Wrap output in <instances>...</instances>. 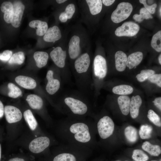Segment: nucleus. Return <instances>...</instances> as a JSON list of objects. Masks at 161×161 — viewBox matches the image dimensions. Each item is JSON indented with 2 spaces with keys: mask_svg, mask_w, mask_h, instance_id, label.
<instances>
[{
  "mask_svg": "<svg viewBox=\"0 0 161 161\" xmlns=\"http://www.w3.org/2000/svg\"><path fill=\"white\" fill-rule=\"evenodd\" d=\"M69 132L77 142L88 143L91 137L88 126L83 122H76L72 124L69 128Z\"/></svg>",
  "mask_w": 161,
  "mask_h": 161,
  "instance_id": "obj_1",
  "label": "nucleus"
},
{
  "mask_svg": "<svg viewBox=\"0 0 161 161\" xmlns=\"http://www.w3.org/2000/svg\"><path fill=\"white\" fill-rule=\"evenodd\" d=\"M133 9L132 4L129 3L123 2L120 3L112 14V21L114 23H118L125 20L130 16Z\"/></svg>",
  "mask_w": 161,
  "mask_h": 161,
  "instance_id": "obj_2",
  "label": "nucleus"
},
{
  "mask_svg": "<svg viewBox=\"0 0 161 161\" xmlns=\"http://www.w3.org/2000/svg\"><path fill=\"white\" fill-rule=\"evenodd\" d=\"M65 104L74 114L82 115L88 111V107L83 101L76 97L68 96L64 100Z\"/></svg>",
  "mask_w": 161,
  "mask_h": 161,
  "instance_id": "obj_3",
  "label": "nucleus"
},
{
  "mask_svg": "<svg viewBox=\"0 0 161 161\" xmlns=\"http://www.w3.org/2000/svg\"><path fill=\"white\" fill-rule=\"evenodd\" d=\"M114 123L109 116H106L100 118L97 123V129L100 137L106 139L111 136L114 129Z\"/></svg>",
  "mask_w": 161,
  "mask_h": 161,
  "instance_id": "obj_4",
  "label": "nucleus"
},
{
  "mask_svg": "<svg viewBox=\"0 0 161 161\" xmlns=\"http://www.w3.org/2000/svg\"><path fill=\"white\" fill-rule=\"evenodd\" d=\"M140 29L139 26L137 23L132 21L126 22L116 29L115 34L119 37L133 36L138 32Z\"/></svg>",
  "mask_w": 161,
  "mask_h": 161,
  "instance_id": "obj_5",
  "label": "nucleus"
},
{
  "mask_svg": "<svg viewBox=\"0 0 161 161\" xmlns=\"http://www.w3.org/2000/svg\"><path fill=\"white\" fill-rule=\"evenodd\" d=\"M93 72L95 76L99 79H102L106 76L107 72L106 61L101 55H97L94 58Z\"/></svg>",
  "mask_w": 161,
  "mask_h": 161,
  "instance_id": "obj_6",
  "label": "nucleus"
},
{
  "mask_svg": "<svg viewBox=\"0 0 161 161\" xmlns=\"http://www.w3.org/2000/svg\"><path fill=\"white\" fill-rule=\"evenodd\" d=\"M90 64V58L88 53H85L80 55L74 62L76 73L81 76L85 75L88 72Z\"/></svg>",
  "mask_w": 161,
  "mask_h": 161,
  "instance_id": "obj_7",
  "label": "nucleus"
},
{
  "mask_svg": "<svg viewBox=\"0 0 161 161\" xmlns=\"http://www.w3.org/2000/svg\"><path fill=\"white\" fill-rule=\"evenodd\" d=\"M50 140L47 137H40L32 140L30 143V150L34 153H39L47 148L50 144Z\"/></svg>",
  "mask_w": 161,
  "mask_h": 161,
  "instance_id": "obj_8",
  "label": "nucleus"
},
{
  "mask_svg": "<svg viewBox=\"0 0 161 161\" xmlns=\"http://www.w3.org/2000/svg\"><path fill=\"white\" fill-rule=\"evenodd\" d=\"M4 114L7 122L9 123L20 121L22 117L20 110L13 106L7 105L4 108Z\"/></svg>",
  "mask_w": 161,
  "mask_h": 161,
  "instance_id": "obj_9",
  "label": "nucleus"
},
{
  "mask_svg": "<svg viewBox=\"0 0 161 161\" xmlns=\"http://www.w3.org/2000/svg\"><path fill=\"white\" fill-rule=\"evenodd\" d=\"M13 4V18L11 23L12 26L18 28L20 26L25 7L24 4L19 1H16Z\"/></svg>",
  "mask_w": 161,
  "mask_h": 161,
  "instance_id": "obj_10",
  "label": "nucleus"
},
{
  "mask_svg": "<svg viewBox=\"0 0 161 161\" xmlns=\"http://www.w3.org/2000/svg\"><path fill=\"white\" fill-rule=\"evenodd\" d=\"M51 59L58 67L64 68L65 65L66 53V51L63 50L60 47H57L50 52Z\"/></svg>",
  "mask_w": 161,
  "mask_h": 161,
  "instance_id": "obj_11",
  "label": "nucleus"
},
{
  "mask_svg": "<svg viewBox=\"0 0 161 161\" xmlns=\"http://www.w3.org/2000/svg\"><path fill=\"white\" fill-rule=\"evenodd\" d=\"M47 80L46 86V90L49 95L55 94L59 89L61 86L60 81L54 77V72L52 70H49L47 73Z\"/></svg>",
  "mask_w": 161,
  "mask_h": 161,
  "instance_id": "obj_12",
  "label": "nucleus"
},
{
  "mask_svg": "<svg viewBox=\"0 0 161 161\" xmlns=\"http://www.w3.org/2000/svg\"><path fill=\"white\" fill-rule=\"evenodd\" d=\"M80 42V38L77 35H74L71 38L69 43L68 53L71 59H76L79 56L81 52Z\"/></svg>",
  "mask_w": 161,
  "mask_h": 161,
  "instance_id": "obj_13",
  "label": "nucleus"
},
{
  "mask_svg": "<svg viewBox=\"0 0 161 161\" xmlns=\"http://www.w3.org/2000/svg\"><path fill=\"white\" fill-rule=\"evenodd\" d=\"M15 81L21 87L26 89H33L37 86L35 80L32 78L28 76L18 75L15 78Z\"/></svg>",
  "mask_w": 161,
  "mask_h": 161,
  "instance_id": "obj_14",
  "label": "nucleus"
},
{
  "mask_svg": "<svg viewBox=\"0 0 161 161\" xmlns=\"http://www.w3.org/2000/svg\"><path fill=\"white\" fill-rule=\"evenodd\" d=\"M62 37L61 31L57 26H54L48 29L44 35V40L48 42H54Z\"/></svg>",
  "mask_w": 161,
  "mask_h": 161,
  "instance_id": "obj_15",
  "label": "nucleus"
},
{
  "mask_svg": "<svg viewBox=\"0 0 161 161\" xmlns=\"http://www.w3.org/2000/svg\"><path fill=\"white\" fill-rule=\"evenodd\" d=\"M1 11L4 13L3 18L7 23H11L13 18V4L10 1H5L2 3L1 6Z\"/></svg>",
  "mask_w": 161,
  "mask_h": 161,
  "instance_id": "obj_16",
  "label": "nucleus"
},
{
  "mask_svg": "<svg viewBox=\"0 0 161 161\" xmlns=\"http://www.w3.org/2000/svg\"><path fill=\"white\" fill-rule=\"evenodd\" d=\"M142 102V99L139 95L132 96L131 100L129 111L133 118H136L138 115L139 108Z\"/></svg>",
  "mask_w": 161,
  "mask_h": 161,
  "instance_id": "obj_17",
  "label": "nucleus"
},
{
  "mask_svg": "<svg viewBox=\"0 0 161 161\" xmlns=\"http://www.w3.org/2000/svg\"><path fill=\"white\" fill-rule=\"evenodd\" d=\"M127 57L126 55L121 51H117L115 54V67L120 72L123 71L126 66Z\"/></svg>",
  "mask_w": 161,
  "mask_h": 161,
  "instance_id": "obj_18",
  "label": "nucleus"
},
{
  "mask_svg": "<svg viewBox=\"0 0 161 161\" xmlns=\"http://www.w3.org/2000/svg\"><path fill=\"white\" fill-rule=\"evenodd\" d=\"M29 25L30 27L36 28V33L39 36L44 35L48 29L47 22L40 20L32 21L29 23Z\"/></svg>",
  "mask_w": 161,
  "mask_h": 161,
  "instance_id": "obj_19",
  "label": "nucleus"
},
{
  "mask_svg": "<svg viewBox=\"0 0 161 161\" xmlns=\"http://www.w3.org/2000/svg\"><path fill=\"white\" fill-rule=\"evenodd\" d=\"M143 54L141 52H137L130 54L127 57L126 66L130 69L135 67L142 61Z\"/></svg>",
  "mask_w": 161,
  "mask_h": 161,
  "instance_id": "obj_20",
  "label": "nucleus"
},
{
  "mask_svg": "<svg viewBox=\"0 0 161 161\" xmlns=\"http://www.w3.org/2000/svg\"><path fill=\"white\" fill-rule=\"evenodd\" d=\"M26 100L30 107L33 109H40L43 106L42 99L35 94H31L28 95Z\"/></svg>",
  "mask_w": 161,
  "mask_h": 161,
  "instance_id": "obj_21",
  "label": "nucleus"
},
{
  "mask_svg": "<svg viewBox=\"0 0 161 161\" xmlns=\"http://www.w3.org/2000/svg\"><path fill=\"white\" fill-rule=\"evenodd\" d=\"M49 57L48 54L44 51H36L33 55L36 65L39 68H42L47 65Z\"/></svg>",
  "mask_w": 161,
  "mask_h": 161,
  "instance_id": "obj_22",
  "label": "nucleus"
},
{
  "mask_svg": "<svg viewBox=\"0 0 161 161\" xmlns=\"http://www.w3.org/2000/svg\"><path fill=\"white\" fill-rule=\"evenodd\" d=\"M131 99L127 95H120L117 99L118 105L122 113L125 115L128 114Z\"/></svg>",
  "mask_w": 161,
  "mask_h": 161,
  "instance_id": "obj_23",
  "label": "nucleus"
},
{
  "mask_svg": "<svg viewBox=\"0 0 161 161\" xmlns=\"http://www.w3.org/2000/svg\"><path fill=\"white\" fill-rule=\"evenodd\" d=\"M91 13L93 15L100 13L102 8V2L101 0H86Z\"/></svg>",
  "mask_w": 161,
  "mask_h": 161,
  "instance_id": "obj_24",
  "label": "nucleus"
},
{
  "mask_svg": "<svg viewBox=\"0 0 161 161\" xmlns=\"http://www.w3.org/2000/svg\"><path fill=\"white\" fill-rule=\"evenodd\" d=\"M142 148L152 156H158L161 153V148L159 145H152L148 141L143 143Z\"/></svg>",
  "mask_w": 161,
  "mask_h": 161,
  "instance_id": "obj_25",
  "label": "nucleus"
},
{
  "mask_svg": "<svg viewBox=\"0 0 161 161\" xmlns=\"http://www.w3.org/2000/svg\"><path fill=\"white\" fill-rule=\"evenodd\" d=\"M133 90V88L131 86L125 84L116 86L112 89L113 93L121 95H126L131 94Z\"/></svg>",
  "mask_w": 161,
  "mask_h": 161,
  "instance_id": "obj_26",
  "label": "nucleus"
},
{
  "mask_svg": "<svg viewBox=\"0 0 161 161\" xmlns=\"http://www.w3.org/2000/svg\"><path fill=\"white\" fill-rule=\"evenodd\" d=\"M23 116L30 129L32 130H35L37 126V122L31 111L30 109L26 110L24 112Z\"/></svg>",
  "mask_w": 161,
  "mask_h": 161,
  "instance_id": "obj_27",
  "label": "nucleus"
},
{
  "mask_svg": "<svg viewBox=\"0 0 161 161\" xmlns=\"http://www.w3.org/2000/svg\"><path fill=\"white\" fill-rule=\"evenodd\" d=\"M124 134L127 139L130 142H135L137 139V132L134 127L129 126L125 129Z\"/></svg>",
  "mask_w": 161,
  "mask_h": 161,
  "instance_id": "obj_28",
  "label": "nucleus"
},
{
  "mask_svg": "<svg viewBox=\"0 0 161 161\" xmlns=\"http://www.w3.org/2000/svg\"><path fill=\"white\" fill-rule=\"evenodd\" d=\"M25 59L24 53L22 51H19L12 55L8 61V63L10 64L21 65L24 62Z\"/></svg>",
  "mask_w": 161,
  "mask_h": 161,
  "instance_id": "obj_29",
  "label": "nucleus"
},
{
  "mask_svg": "<svg viewBox=\"0 0 161 161\" xmlns=\"http://www.w3.org/2000/svg\"><path fill=\"white\" fill-rule=\"evenodd\" d=\"M152 47L156 51H161V31L157 32L152 37L151 42Z\"/></svg>",
  "mask_w": 161,
  "mask_h": 161,
  "instance_id": "obj_30",
  "label": "nucleus"
},
{
  "mask_svg": "<svg viewBox=\"0 0 161 161\" xmlns=\"http://www.w3.org/2000/svg\"><path fill=\"white\" fill-rule=\"evenodd\" d=\"M151 14L145 8H141L140 11V14H136L133 16V19L136 21L141 22L144 19L152 18Z\"/></svg>",
  "mask_w": 161,
  "mask_h": 161,
  "instance_id": "obj_31",
  "label": "nucleus"
},
{
  "mask_svg": "<svg viewBox=\"0 0 161 161\" xmlns=\"http://www.w3.org/2000/svg\"><path fill=\"white\" fill-rule=\"evenodd\" d=\"M7 86L10 90L8 94L9 97L16 98L22 95V92L21 89L14 83H10Z\"/></svg>",
  "mask_w": 161,
  "mask_h": 161,
  "instance_id": "obj_32",
  "label": "nucleus"
},
{
  "mask_svg": "<svg viewBox=\"0 0 161 161\" xmlns=\"http://www.w3.org/2000/svg\"><path fill=\"white\" fill-rule=\"evenodd\" d=\"M152 128L148 125H143L140 127L139 134L140 138L143 139H147L151 137Z\"/></svg>",
  "mask_w": 161,
  "mask_h": 161,
  "instance_id": "obj_33",
  "label": "nucleus"
},
{
  "mask_svg": "<svg viewBox=\"0 0 161 161\" xmlns=\"http://www.w3.org/2000/svg\"><path fill=\"white\" fill-rule=\"evenodd\" d=\"M155 72L152 69H144L141 71L140 73L136 76L137 80L143 82L148 79L151 75L155 74Z\"/></svg>",
  "mask_w": 161,
  "mask_h": 161,
  "instance_id": "obj_34",
  "label": "nucleus"
},
{
  "mask_svg": "<svg viewBox=\"0 0 161 161\" xmlns=\"http://www.w3.org/2000/svg\"><path fill=\"white\" fill-rule=\"evenodd\" d=\"M53 161H76V159L72 154L64 153L55 156L54 158Z\"/></svg>",
  "mask_w": 161,
  "mask_h": 161,
  "instance_id": "obj_35",
  "label": "nucleus"
},
{
  "mask_svg": "<svg viewBox=\"0 0 161 161\" xmlns=\"http://www.w3.org/2000/svg\"><path fill=\"white\" fill-rule=\"evenodd\" d=\"M132 157L135 161H147L148 159V156L143 151L139 149L134 150Z\"/></svg>",
  "mask_w": 161,
  "mask_h": 161,
  "instance_id": "obj_36",
  "label": "nucleus"
},
{
  "mask_svg": "<svg viewBox=\"0 0 161 161\" xmlns=\"http://www.w3.org/2000/svg\"><path fill=\"white\" fill-rule=\"evenodd\" d=\"M147 117L154 124L157 126L160 127L161 122L159 116L152 110L150 109L148 112Z\"/></svg>",
  "mask_w": 161,
  "mask_h": 161,
  "instance_id": "obj_37",
  "label": "nucleus"
},
{
  "mask_svg": "<svg viewBox=\"0 0 161 161\" xmlns=\"http://www.w3.org/2000/svg\"><path fill=\"white\" fill-rule=\"evenodd\" d=\"M75 11V7L73 4H70L66 7L64 12L66 13L68 19L72 18Z\"/></svg>",
  "mask_w": 161,
  "mask_h": 161,
  "instance_id": "obj_38",
  "label": "nucleus"
},
{
  "mask_svg": "<svg viewBox=\"0 0 161 161\" xmlns=\"http://www.w3.org/2000/svg\"><path fill=\"white\" fill-rule=\"evenodd\" d=\"M148 79L151 82L156 84L160 87H161V74H154L151 75Z\"/></svg>",
  "mask_w": 161,
  "mask_h": 161,
  "instance_id": "obj_39",
  "label": "nucleus"
},
{
  "mask_svg": "<svg viewBox=\"0 0 161 161\" xmlns=\"http://www.w3.org/2000/svg\"><path fill=\"white\" fill-rule=\"evenodd\" d=\"M140 2L143 4L145 8L150 13L154 14L155 12V9L157 5L154 3L151 5L149 6L146 3V0H140Z\"/></svg>",
  "mask_w": 161,
  "mask_h": 161,
  "instance_id": "obj_40",
  "label": "nucleus"
},
{
  "mask_svg": "<svg viewBox=\"0 0 161 161\" xmlns=\"http://www.w3.org/2000/svg\"><path fill=\"white\" fill-rule=\"evenodd\" d=\"M13 55L12 52L6 50L0 53V60L3 61H7L9 60Z\"/></svg>",
  "mask_w": 161,
  "mask_h": 161,
  "instance_id": "obj_41",
  "label": "nucleus"
},
{
  "mask_svg": "<svg viewBox=\"0 0 161 161\" xmlns=\"http://www.w3.org/2000/svg\"><path fill=\"white\" fill-rule=\"evenodd\" d=\"M154 105L160 111L161 110V97L156 98L153 101Z\"/></svg>",
  "mask_w": 161,
  "mask_h": 161,
  "instance_id": "obj_42",
  "label": "nucleus"
},
{
  "mask_svg": "<svg viewBox=\"0 0 161 161\" xmlns=\"http://www.w3.org/2000/svg\"><path fill=\"white\" fill-rule=\"evenodd\" d=\"M60 21L63 23L66 22L68 19L67 16L64 12L61 13L59 16Z\"/></svg>",
  "mask_w": 161,
  "mask_h": 161,
  "instance_id": "obj_43",
  "label": "nucleus"
},
{
  "mask_svg": "<svg viewBox=\"0 0 161 161\" xmlns=\"http://www.w3.org/2000/svg\"><path fill=\"white\" fill-rule=\"evenodd\" d=\"M4 108L3 103L0 100V119L2 117L4 114Z\"/></svg>",
  "mask_w": 161,
  "mask_h": 161,
  "instance_id": "obj_44",
  "label": "nucleus"
},
{
  "mask_svg": "<svg viewBox=\"0 0 161 161\" xmlns=\"http://www.w3.org/2000/svg\"><path fill=\"white\" fill-rule=\"evenodd\" d=\"M114 0H102L103 3L106 6H109L112 5L115 1Z\"/></svg>",
  "mask_w": 161,
  "mask_h": 161,
  "instance_id": "obj_45",
  "label": "nucleus"
},
{
  "mask_svg": "<svg viewBox=\"0 0 161 161\" xmlns=\"http://www.w3.org/2000/svg\"><path fill=\"white\" fill-rule=\"evenodd\" d=\"M8 161H25L24 160L18 157H15L10 159Z\"/></svg>",
  "mask_w": 161,
  "mask_h": 161,
  "instance_id": "obj_46",
  "label": "nucleus"
},
{
  "mask_svg": "<svg viewBox=\"0 0 161 161\" xmlns=\"http://www.w3.org/2000/svg\"><path fill=\"white\" fill-rule=\"evenodd\" d=\"M67 0H56V2L58 3V4H62L63 3H64Z\"/></svg>",
  "mask_w": 161,
  "mask_h": 161,
  "instance_id": "obj_47",
  "label": "nucleus"
},
{
  "mask_svg": "<svg viewBox=\"0 0 161 161\" xmlns=\"http://www.w3.org/2000/svg\"><path fill=\"white\" fill-rule=\"evenodd\" d=\"M158 60L160 64H161V54H160L158 57Z\"/></svg>",
  "mask_w": 161,
  "mask_h": 161,
  "instance_id": "obj_48",
  "label": "nucleus"
},
{
  "mask_svg": "<svg viewBox=\"0 0 161 161\" xmlns=\"http://www.w3.org/2000/svg\"><path fill=\"white\" fill-rule=\"evenodd\" d=\"M1 145L0 143V161H1Z\"/></svg>",
  "mask_w": 161,
  "mask_h": 161,
  "instance_id": "obj_49",
  "label": "nucleus"
},
{
  "mask_svg": "<svg viewBox=\"0 0 161 161\" xmlns=\"http://www.w3.org/2000/svg\"><path fill=\"white\" fill-rule=\"evenodd\" d=\"M161 7H160V16H161Z\"/></svg>",
  "mask_w": 161,
  "mask_h": 161,
  "instance_id": "obj_50",
  "label": "nucleus"
},
{
  "mask_svg": "<svg viewBox=\"0 0 161 161\" xmlns=\"http://www.w3.org/2000/svg\"><path fill=\"white\" fill-rule=\"evenodd\" d=\"M151 161H157L155 160H151Z\"/></svg>",
  "mask_w": 161,
  "mask_h": 161,
  "instance_id": "obj_51",
  "label": "nucleus"
},
{
  "mask_svg": "<svg viewBox=\"0 0 161 161\" xmlns=\"http://www.w3.org/2000/svg\"></svg>",
  "mask_w": 161,
  "mask_h": 161,
  "instance_id": "obj_52",
  "label": "nucleus"
}]
</instances>
